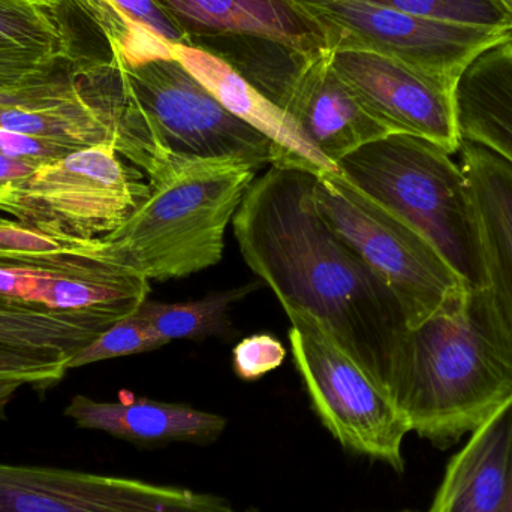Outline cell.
Listing matches in <instances>:
<instances>
[{
  "instance_id": "9c48e42d",
  "label": "cell",
  "mask_w": 512,
  "mask_h": 512,
  "mask_svg": "<svg viewBox=\"0 0 512 512\" xmlns=\"http://www.w3.org/2000/svg\"><path fill=\"white\" fill-rule=\"evenodd\" d=\"M285 312L292 357L322 426L348 453L403 474V442L411 430L390 397L318 319Z\"/></svg>"
},
{
  "instance_id": "30bf717a",
  "label": "cell",
  "mask_w": 512,
  "mask_h": 512,
  "mask_svg": "<svg viewBox=\"0 0 512 512\" xmlns=\"http://www.w3.org/2000/svg\"><path fill=\"white\" fill-rule=\"evenodd\" d=\"M337 33L345 36L327 39L331 68L364 111L390 134L426 138L456 155L462 146L457 84L357 36Z\"/></svg>"
},
{
  "instance_id": "f546056e",
  "label": "cell",
  "mask_w": 512,
  "mask_h": 512,
  "mask_svg": "<svg viewBox=\"0 0 512 512\" xmlns=\"http://www.w3.org/2000/svg\"><path fill=\"white\" fill-rule=\"evenodd\" d=\"M77 2L86 12L87 17L104 33L105 38L110 42L111 50H119L131 33V26L120 14L116 5L111 0H77Z\"/></svg>"
},
{
  "instance_id": "8fae6325",
  "label": "cell",
  "mask_w": 512,
  "mask_h": 512,
  "mask_svg": "<svg viewBox=\"0 0 512 512\" xmlns=\"http://www.w3.org/2000/svg\"><path fill=\"white\" fill-rule=\"evenodd\" d=\"M288 2L322 32L330 29L357 36L456 84L484 51L512 38L511 30L429 20L363 0Z\"/></svg>"
},
{
  "instance_id": "44dd1931",
  "label": "cell",
  "mask_w": 512,
  "mask_h": 512,
  "mask_svg": "<svg viewBox=\"0 0 512 512\" xmlns=\"http://www.w3.org/2000/svg\"><path fill=\"white\" fill-rule=\"evenodd\" d=\"M259 288V283L228 289L188 303H159L147 298L138 315L170 343L173 340H203L230 330V307Z\"/></svg>"
},
{
  "instance_id": "9a60e30c",
  "label": "cell",
  "mask_w": 512,
  "mask_h": 512,
  "mask_svg": "<svg viewBox=\"0 0 512 512\" xmlns=\"http://www.w3.org/2000/svg\"><path fill=\"white\" fill-rule=\"evenodd\" d=\"M65 415L80 429L98 430L138 447L168 444H215L227 429V418L182 403L158 402L146 397H120L98 402L78 394Z\"/></svg>"
},
{
  "instance_id": "2e32d148",
  "label": "cell",
  "mask_w": 512,
  "mask_h": 512,
  "mask_svg": "<svg viewBox=\"0 0 512 512\" xmlns=\"http://www.w3.org/2000/svg\"><path fill=\"white\" fill-rule=\"evenodd\" d=\"M63 0H0V89L33 86L74 69Z\"/></svg>"
},
{
  "instance_id": "8992f818",
  "label": "cell",
  "mask_w": 512,
  "mask_h": 512,
  "mask_svg": "<svg viewBox=\"0 0 512 512\" xmlns=\"http://www.w3.org/2000/svg\"><path fill=\"white\" fill-rule=\"evenodd\" d=\"M337 168L358 191L421 231L469 289L489 288L471 183L444 147L391 134L349 153Z\"/></svg>"
},
{
  "instance_id": "e0dca14e",
  "label": "cell",
  "mask_w": 512,
  "mask_h": 512,
  "mask_svg": "<svg viewBox=\"0 0 512 512\" xmlns=\"http://www.w3.org/2000/svg\"><path fill=\"white\" fill-rule=\"evenodd\" d=\"M511 433L512 402L451 457L429 512H501L510 481Z\"/></svg>"
},
{
  "instance_id": "836d02e7",
  "label": "cell",
  "mask_w": 512,
  "mask_h": 512,
  "mask_svg": "<svg viewBox=\"0 0 512 512\" xmlns=\"http://www.w3.org/2000/svg\"><path fill=\"white\" fill-rule=\"evenodd\" d=\"M502 5H504V8L507 9L508 14L512 17V0H501Z\"/></svg>"
},
{
  "instance_id": "6da1fadb",
  "label": "cell",
  "mask_w": 512,
  "mask_h": 512,
  "mask_svg": "<svg viewBox=\"0 0 512 512\" xmlns=\"http://www.w3.org/2000/svg\"><path fill=\"white\" fill-rule=\"evenodd\" d=\"M316 176L271 165L249 186L234 236L283 310L318 319L385 393L408 322L387 283L319 215Z\"/></svg>"
},
{
  "instance_id": "4fadbf2b",
  "label": "cell",
  "mask_w": 512,
  "mask_h": 512,
  "mask_svg": "<svg viewBox=\"0 0 512 512\" xmlns=\"http://www.w3.org/2000/svg\"><path fill=\"white\" fill-rule=\"evenodd\" d=\"M303 56V65L270 83L265 95L297 122L328 161L337 167L340 159L364 144L391 135L337 77L327 45Z\"/></svg>"
},
{
  "instance_id": "ba28073f",
  "label": "cell",
  "mask_w": 512,
  "mask_h": 512,
  "mask_svg": "<svg viewBox=\"0 0 512 512\" xmlns=\"http://www.w3.org/2000/svg\"><path fill=\"white\" fill-rule=\"evenodd\" d=\"M149 195V180L140 168L114 144H99L36 168L0 198V212L53 236L105 239Z\"/></svg>"
},
{
  "instance_id": "4316f807",
  "label": "cell",
  "mask_w": 512,
  "mask_h": 512,
  "mask_svg": "<svg viewBox=\"0 0 512 512\" xmlns=\"http://www.w3.org/2000/svg\"><path fill=\"white\" fill-rule=\"evenodd\" d=\"M68 370V361L0 352V381H18L35 388H48L62 381Z\"/></svg>"
},
{
  "instance_id": "484cf974",
  "label": "cell",
  "mask_w": 512,
  "mask_h": 512,
  "mask_svg": "<svg viewBox=\"0 0 512 512\" xmlns=\"http://www.w3.org/2000/svg\"><path fill=\"white\" fill-rule=\"evenodd\" d=\"M285 357L286 349L279 339L271 334H255L234 348V372L243 381H256L282 366Z\"/></svg>"
},
{
  "instance_id": "7a4b0ae2",
  "label": "cell",
  "mask_w": 512,
  "mask_h": 512,
  "mask_svg": "<svg viewBox=\"0 0 512 512\" xmlns=\"http://www.w3.org/2000/svg\"><path fill=\"white\" fill-rule=\"evenodd\" d=\"M385 394L411 433L442 450L512 402V321L493 289H469L409 328Z\"/></svg>"
},
{
  "instance_id": "1f68e13d",
  "label": "cell",
  "mask_w": 512,
  "mask_h": 512,
  "mask_svg": "<svg viewBox=\"0 0 512 512\" xmlns=\"http://www.w3.org/2000/svg\"><path fill=\"white\" fill-rule=\"evenodd\" d=\"M23 382L0 381V420L6 415V406L14 399L15 393L23 387Z\"/></svg>"
},
{
  "instance_id": "83f0119b",
  "label": "cell",
  "mask_w": 512,
  "mask_h": 512,
  "mask_svg": "<svg viewBox=\"0 0 512 512\" xmlns=\"http://www.w3.org/2000/svg\"><path fill=\"white\" fill-rule=\"evenodd\" d=\"M75 150L80 149L62 141L0 129V152L11 158L32 162L39 167L60 161Z\"/></svg>"
},
{
  "instance_id": "d6986e66",
  "label": "cell",
  "mask_w": 512,
  "mask_h": 512,
  "mask_svg": "<svg viewBox=\"0 0 512 512\" xmlns=\"http://www.w3.org/2000/svg\"><path fill=\"white\" fill-rule=\"evenodd\" d=\"M456 107L462 140L512 165V38L484 51L463 72Z\"/></svg>"
},
{
  "instance_id": "ac0fdd59",
  "label": "cell",
  "mask_w": 512,
  "mask_h": 512,
  "mask_svg": "<svg viewBox=\"0 0 512 512\" xmlns=\"http://www.w3.org/2000/svg\"><path fill=\"white\" fill-rule=\"evenodd\" d=\"M459 152L480 219L490 288L512 321V165L471 141L462 140Z\"/></svg>"
},
{
  "instance_id": "d6a6232c",
  "label": "cell",
  "mask_w": 512,
  "mask_h": 512,
  "mask_svg": "<svg viewBox=\"0 0 512 512\" xmlns=\"http://www.w3.org/2000/svg\"><path fill=\"white\" fill-rule=\"evenodd\" d=\"M501 512H512V433H511L510 481H508L507 496H505L504 507H502Z\"/></svg>"
},
{
  "instance_id": "f1b7e54d",
  "label": "cell",
  "mask_w": 512,
  "mask_h": 512,
  "mask_svg": "<svg viewBox=\"0 0 512 512\" xmlns=\"http://www.w3.org/2000/svg\"><path fill=\"white\" fill-rule=\"evenodd\" d=\"M116 8L122 12L135 26L149 30L153 35L165 39L170 44L182 42V32L171 23L170 18L164 14L161 6L155 0H111Z\"/></svg>"
},
{
  "instance_id": "52a82bcc",
  "label": "cell",
  "mask_w": 512,
  "mask_h": 512,
  "mask_svg": "<svg viewBox=\"0 0 512 512\" xmlns=\"http://www.w3.org/2000/svg\"><path fill=\"white\" fill-rule=\"evenodd\" d=\"M313 203L324 221L394 292L408 328L432 318L469 291L421 231L339 173L316 176Z\"/></svg>"
},
{
  "instance_id": "7c38bea8",
  "label": "cell",
  "mask_w": 512,
  "mask_h": 512,
  "mask_svg": "<svg viewBox=\"0 0 512 512\" xmlns=\"http://www.w3.org/2000/svg\"><path fill=\"white\" fill-rule=\"evenodd\" d=\"M0 512H254L227 499L135 478L0 463Z\"/></svg>"
},
{
  "instance_id": "7402d4cb",
  "label": "cell",
  "mask_w": 512,
  "mask_h": 512,
  "mask_svg": "<svg viewBox=\"0 0 512 512\" xmlns=\"http://www.w3.org/2000/svg\"><path fill=\"white\" fill-rule=\"evenodd\" d=\"M104 248L102 239L53 236L17 219L0 218V261H45L71 255L96 254L104 251Z\"/></svg>"
},
{
  "instance_id": "5bb4252c",
  "label": "cell",
  "mask_w": 512,
  "mask_h": 512,
  "mask_svg": "<svg viewBox=\"0 0 512 512\" xmlns=\"http://www.w3.org/2000/svg\"><path fill=\"white\" fill-rule=\"evenodd\" d=\"M171 53L225 110L270 138L285 155L286 167L303 168L315 174L339 173V168L307 140L285 110L221 57L183 42L173 44Z\"/></svg>"
},
{
  "instance_id": "277c9868",
  "label": "cell",
  "mask_w": 512,
  "mask_h": 512,
  "mask_svg": "<svg viewBox=\"0 0 512 512\" xmlns=\"http://www.w3.org/2000/svg\"><path fill=\"white\" fill-rule=\"evenodd\" d=\"M258 170L237 159L170 165L149 180L150 195L143 206L105 237L108 256L161 282L219 264L228 225Z\"/></svg>"
},
{
  "instance_id": "d4e9b609",
  "label": "cell",
  "mask_w": 512,
  "mask_h": 512,
  "mask_svg": "<svg viewBox=\"0 0 512 512\" xmlns=\"http://www.w3.org/2000/svg\"><path fill=\"white\" fill-rule=\"evenodd\" d=\"M87 68L71 69L44 83L26 87L0 89V105H38L59 104L75 98L86 90Z\"/></svg>"
},
{
  "instance_id": "5b68a950",
  "label": "cell",
  "mask_w": 512,
  "mask_h": 512,
  "mask_svg": "<svg viewBox=\"0 0 512 512\" xmlns=\"http://www.w3.org/2000/svg\"><path fill=\"white\" fill-rule=\"evenodd\" d=\"M119 69L123 89L120 155L149 180L170 165L197 159L286 167L285 155L270 138L225 110L177 60Z\"/></svg>"
},
{
  "instance_id": "e575fe53",
  "label": "cell",
  "mask_w": 512,
  "mask_h": 512,
  "mask_svg": "<svg viewBox=\"0 0 512 512\" xmlns=\"http://www.w3.org/2000/svg\"><path fill=\"white\" fill-rule=\"evenodd\" d=\"M399 512H418V511H409V510H405V511H399Z\"/></svg>"
},
{
  "instance_id": "ffe728a7",
  "label": "cell",
  "mask_w": 512,
  "mask_h": 512,
  "mask_svg": "<svg viewBox=\"0 0 512 512\" xmlns=\"http://www.w3.org/2000/svg\"><path fill=\"white\" fill-rule=\"evenodd\" d=\"M180 20L276 42L300 54L327 45L324 32L288 0H155Z\"/></svg>"
},
{
  "instance_id": "603a6c76",
  "label": "cell",
  "mask_w": 512,
  "mask_h": 512,
  "mask_svg": "<svg viewBox=\"0 0 512 512\" xmlns=\"http://www.w3.org/2000/svg\"><path fill=\"white\" fill-rule=\"evenodd\" d=\"M415 17L463 26L495 27L512 32V17L501 0H363Z\"/></svg>"
},
{
  "instance_id": "4dcf8cb0",
  "label": "cell",
  "mask_w": 512,
  "mask_h": 512,
  "mask_svg": "<svg viewBox=\"0 0 512 512\" xmlns=\"http://www.w3.org/2000/svg\"><path fill=\"white\" fill-rule=\"evenodd\" d=\"M39 165L11 158L0 152V198L5 197L18 183L26 180Z\"/></svg>"
},
{
  "instance_id": "3957f363",
  "label": "cell",
  "mask_w": 512,
  "mask_h": 512,
  "mask_svg": "<svg viewBox=\"0 0 512 512\" xmlns=\"http://www.w3.org/2000/svg\"><path fill=\"white\" fill-rule=\"evenodd\" d=\"M149 292L150 280L105 248L45 261H0V352L71 364L96 337L137 312Z\"/></svg>"
},
{
  "instance_id": "cb8c5ba5",
  "label": "cell",
  "mask_w": 512,
  "mask_h": 512,
  "mask_svg": "<svg viewBox=\"0 0 512 512\" xmlns=\"http://www.w3.org/2000/svg\"><path fill=\"white\" fill-rule=\"evenodd\" d=\"M167 345L164 339L137 312L120 319L113 327L96 337L72 358L69 369L89 366L111 358L128 357L155 351Z\"/></svg>"
}]
</instances>
